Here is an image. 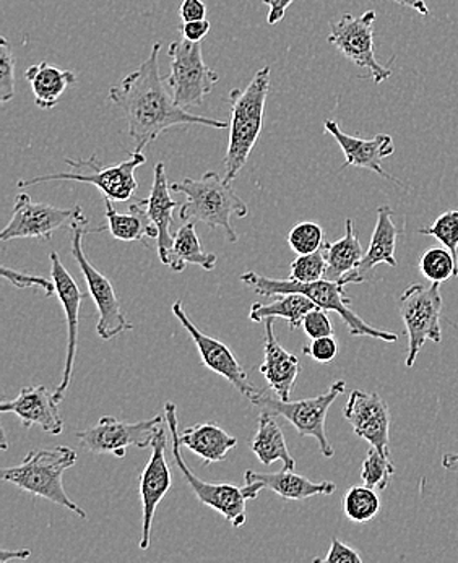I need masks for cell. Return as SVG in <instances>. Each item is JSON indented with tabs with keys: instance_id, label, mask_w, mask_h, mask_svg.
<instances>
[{
	"instance_id": "6da1fadb",
	"label": "cell",
	"mask_w": 458,
	"mask_h": 563,
	"mask_svg": "<svg viewBox=\"0 0 458 563\" xmlns=\"http://www.w3.org/2000/svg\"><path fill=\"white\" fill-rule=\"evenodd\" d=\"M160 51L162 43L153 44L149 59L109 90V100L119 106L128 118L129 135L135 143L133 152H143L160 135L177 125L229 128V122L193 114L176 104L160 75Z\"/></svg>"
},
{
	"instance_id": "7a4b0ae2",
	"label": "cell",
	"mask_w": 458,
	"mask_h": 563,
	"mask_svg": "<svg viewBox=\"0 0 458 563\" xmlns=\"http://www.w3.org/2000/svg\"><path fill=\"white\" fill-rule=\"evenodd\" d=\"M171 192L187 197L186 203L179 208L181 221H194L207 224L211 230H223L229 242H238L231 218L248 217L249 208L223 176L210 170L200 179L187 177L183 183L171 184Z\"/></svg>"
},
{
	"instance_id": "3957f363",
	"label": "cell",
	"mask_w": 458,
	"mask_h": 563,
	"mask_svg": "<svg viewBox=\"0 0 458 563\" xmlns=\"http://www.w3.org/2000/svg\"><path fill=\"white\" fill-rule=\"evenodd\" d=\"M270 91V67H263L254 75L244 90L229 93V142L225 156V180L235 183L242 167L261 136L265 102Z\"/></svg>"
},
{
	"instance_id": "277c9868",
	"label": "cell",
	"mask_w": 458,
	"mask_h": 563,
	"mask_svg": "<svg viewBox=\"0 0 458 563\" xmlns=\"http://www.w3.org/2000/svg\"><path fill=\"white\" fill-rule=\"evenodd\" d=\"M241 282L251 286L261 296H307L320 309L327 310V312H337L340 319L344 320L345 325H347L351 336L374 338V340L385 341V343H396L399 341V336L395 333L369 325L357 312L351 310V300L345 295V286L341 283L327 282V279H319V282L314 283L272 279L258 275L254 272L242 273Z\"/></svg>"
},
{
	"instance_id": "5b68a950",
	"label": "cell",
	"mask_w": 458,
	"mask_h": 563,
	"mask_svg": "<svg viewBox=\"0 0 458 563\" xmlns=\"http://www.w3.org/2000/svg\"><path fill=\"white\" fill-rule=\"evenodd\" d=\"M77 463V452L68 446L56 449L32 450L26 453L22 464L3 467L0 477L3 483L13 484L23 493L34 497L46 498L53 504L67 508L80 518H87L84 508L78 507L64 489L63 476Z\"/></svg>"
},
{
	"instance_id": "8992f818",
	"label": "cell",
	"mask_w": 458,
	"mask_h": 563,
	"mask_svg": "<svg viewBox=\"0 0 458 563\" xmlns=\"http://www.w3.org/2000/svg\"><path fill=\"white\" fill-rule=\"evenodd\" d=\"M66 163L74 169L72 173L44 174V176L34 177V179L19 180L17 187L25 189V187L53 183V180H74V183L97 186L105 199L129 201L133 199L137 190H139L135 169L145 165L146 156L143 152H132L131 158L109 167L99 166L97 155L90 156L88 159H77V162L66 158Z\"/></svg>"
},
{
	"instance_id": "52a82bcc",
	"label": "cell",
	"mask_w": 458,
	"mask_h": 563,
	"mask_svg": "<svg viewBox=\"0 0 458 563\" xmlns=\"http://www.w3.org/2000/svg\"><path fill=\"white\" fill-rule=\"evenodd\" d=\"M347 390V382L337 380L331 384L326 394L317 395L314 398L299 399V401H283L279 397L273 398L261 391L258 397L249 399L252 405L258 406L263 412L282 416L285 418L299 437H310L319 443L320 453L324 459H334L335 450L328 442L326 421L328 409L334 405L335 399Z\"/></svg>"
},
{
	"instance_id": "ba28073f",
	"label": "cell",
	"mask_w": 458,
	"mask_h": 563,
	"mask_svg": "<svg viewBox=\"0 0 458 563\" xmlns=\"http://www.w3.org/2000/svg\"><path fill=\"white\" fill-rule=\"evenodd\" d=\"M167 56L171 71L164 81L177 106L184 109L204 104L205 98L217 87L220 75L204 63L200 43L179 40L171 43Z\"/></svg>"
},
{
	"instance_id": "9c48e42d",
	"label": "cell",
	"mask_w": 458,
	"mask_h": 563,
	"mask_svg": "<svg viewBox=\"0 0 458 563\" xmlns=\"http://www.w3.org/2000/svg\"><path fill=\"white\" fill-rule=\"evenodd\" d=\"M164 418H166L167 431H170L174 464L189 484L190 489L194 490L201 504L220 514L231 527L241 528L248 521V511H246L248 497H246L242 487L235 486V484L205 483L200 477H197L196 473H193V470L187 466L183 452H181L183 443L179 439L181 431L179 426H177V411L174 402L167 401L164 405Z\"/></svg>"
},
{
	"instance_id": "30bf717a",
	"label": "cell",
	"mask_w": 458,
	"mask_h": 563,
	"mask_svg": "<svg viewBox=\"0 0 458 563\" xmlns=\"http://www.w3.org/2000/svg\"><path fill=\"white\" fill-rule=\"evenodd\" d=\"M443 295L439 283H430V286H410L399 299L400 317L408 334V354L405 365L412 368L418 360L419 351L427 341L440 343L443 329H440V312H443Z\"/></svg>"
},
{
	"instance_id": "8fae6325",
	"label": "cell",
	"mask_w": 458,
	"mask_h": 563,
	"mask_svg": "<svg viewBox=\"0 0 458 563\" xmlns=\"http://www.w3.org/2000/svg\"><path fill=\"white\" fill-rule=\"evenodd\" d=\"M87 227L88 218L87 220L75 221L72 224V255H74L77 265L80 266L85 282H87L88 291H90L91 298L98 307V336L101 340L109 341L119 336V334L131 332L133 325L126 317L111 282L102 273H99L85 255L84 235L90 232L85 231Z\"/></svg>"
},
{
	"instance_id": "7c38bea8",
	"label": "cell",
	"mask_w": 458,
	"mask_h": 563,
	"mask_svg": "<svg viewBox=\"0 0 458 563\" xmlns=\"http://www.w3.org/2000/svg\"><path fill=\"white\" fill-rule=\"evenodd\" d=\"M374 10H368L360 16L345 13L338 22L330 25L328 43L337 47L348 60L357 64L362 70H368L375 85L384 84L392 77L391 63L381 66L374 53Z\"/></svg>"
},
{
	"instance_id": "4fadbf2b",
	"label": "cell",
	"mask_w": 458,
	"mask_h": 563,
	"mask_svg": "<svg viewBox=\"0 0 458 563\" xmlns=\"http://www.w3.org/2000/svg\"><path fill=\"white\" fill-rule=\"evenodd\" d=\"M163 421H166L163 416L140 422L119 421L112 416H102L94 428L77 432V439L94 455L112 453L118 459H124L129 446H152L156 432L163 428Z\"/></svg>"
},
{
	"instance_id": "5bb4252c",
	"label": "cell",
	"mask_w": 458,
	"mask_h": 563,
	"mask_svg": "<svg viewBox=\"0 0 458 563\" xmlns=\"http://www.w3.org/2000/svg\"><path fill=\"white\" fill-rule=\"evenodd\" d=\"M81 220H87V217L80 207L57 208L46 203H34L29 194H20L13 207L12 220L0 232V239L12 241L26 238L50 241L54 232Z\"/></svg>"
},
{
	"instance_id": "9a60e30c",
	"label": "cell",
	"mask_w": 458,
	"mask_h": 563,
	"mask_svg": "<svg viewBox=\"0 0 458 563\" xmlns=\"http://www.w3.org/2000/svg\"><path fill=\"white\" fill-rule=\"evenodd\" d=\"M171 310H173V316L179 320L183 329L193 338L198 354H200L201 363H204L208 371L221 375V377L229 382L242 397L252 399L261 394L262 390H259L258 387H254V385L249 382L248 374H246L244 368H242V365L236 360L235 354H232V351L229 350L227 344L208 336V334H205L194 325L193 320L187 316L186 309H184L181 300H176L173 307H171Z\"/></svg>"
},
{
	"instance_id": "2e32d148",
	"label": "cell",
	"mask_w": 458,
	"mask_h": 563,
	"mask_svg": "<svg viewBox=\"0 0 458 563\" xmlns=\"http://www.w3.org/2000/svg\"><path fill=\"white\" fill-rule=\"evenodd\" d=\"M344 416L360 439L391 456V409L381 395L351 391Z\"/></svg>"
},
{
	"instance_id": "e0dca14e",
	"label": "cell",
	"mask_w": 458,
	"mask_h": 563,
	"mask_svg": "<svg viewBox=\"0 0 458 563\" xmlns=\"http://www.w3.org/2000/svg\"><path fill=\"white\" fill-rule=\"evenodd\" d=\"M167 435L163 428L152 443V455L140 474V500H142V538L139 548L146 551L152 541L156 508L171 489V471L166 462Z\"/></svg>"
},
{
	"instance_id": "ac0fdd59",
	"label": "cell",
	"mask_w": 458,
	"mask_h": 563,
	"mask_svg": "<svg viewBox=\"0 0 458 563\" xmlns=\"http://www.w3.org/2000/svg\"><path fill=\"white\" fill-rule=\"evenodd\" d=\"M51 278L56 285V296L63 306L64 313L68 325V341L66 353V365H64L63 380L59 387L54 391L57 402H63L66 399L68 387H70L72 375H74L75 356H77V340H78V316H80L81 300H84V292L78 288L75 279L72 278L70 273L66 266L61 262L57 252H51Z\"/></svg>"
},
{
	"instance_id": "d6986e66",
	"label": "cell",
	"mask_w": 458,
	"mask_h": 563,
	"mask_svg": "<svg viewBox=\"0 0 458 563\" xmlns=\"http://www.w3.org/2000/svg\"><path fill=\"white\" fill-rule=\"evenodd\" d=\"M324 128H326L327 133L334 136L335 142L344 152L345 163L341 169L348 166L361 167V169L372 170L378 176L402 186L399 179L388 174V170L382 167V162L395 153V145H393L391 135L379 133L371 140L358 139V136L348 135V133L341 131L340 125L331 119L324 122Z\"/></svg>"
},
{
	"instance_id": "ffe728a7",
	"label": "cell",
	"mask_w": 458,
	"mask_h": 563,
	"mask_svg": "<svg viewBox=\"0 0 458 563\" xmlns=\"http://www.w3.org/2000/svg\"><path fill=\"white\" fill-rule=\"evenodd\" d=\"M246 486L242 487L248 500H255L261 490H272L276 496L285 500H306L316 496H331L337 489L330 481L313 483L307 477L301 476L295 470L283 466L276 473H255L248 470L244 474Z\"/></svg>"
},
{
	"instance_id": "44dd1931",
	"label": "cell",
	"mask_w": 458,
	"mask_h": 563,
	"mask_svg": "<svg viewBox=\"0 0 458 563\" xmlns=\"http://www.w3.org/2000/svg\"><path fill=\"white\" fill-rule=\"evenodd\" d=\"M403 230L396 227L393 221V210L389 205H382L378 208V221H375L374 232H372L371 242H369L368 251L362 257L360 266L355 272L348 273L341 285H360L368 282L369 276L374 272L375 266L385 264L396 266L395 252L396 241Z\"/></svg>"
},
{
	"instance_id": "7402d4cb",
	"label": "cell",
	"mask_w": 458,
	"mask_h": 563,
	"mask_svg": "<svg viewBox=\"0 0 458 563\" xmlns=\"http://www.w3.org/2000/svg\"><path fill=\"white\" fill-rule=\"evenodd\" d=\"M0 411L13 412L19 416L25 429L40 426L46 433L59 435L64 431L63 416L59 411V402L54 394L46 387H26L20 391L19 397L12 401H3Z\"/></svg>"
},
{
	"instance_id": "603a6c76",
	"label": "cell",
	"mask_w": 458,
	"mask_h": 563,
	"mask_svg": "<svg viewBox=\"0 0 458 563\" xmlns=\"http://www.w3.org/2000/svg\"><path fill=\"white\" fill-rule=\"evenodd\" d=\"M273 320L275 319H266L263 322L265 323V336H263L265 346H263V363L259 365L258 371L261 372L275 397L288 401L303 365L295 354L283 350L282 344L276 340Z\"/></svg>"
},
{
	"instance_id": "cb8c5ba5",
	"label": "cell",
	"mask_w": 458,
	"mask_h": 563,
	"mask_svg": "<svg viewBox=\"0 0 458 563\" xmlns=\"http://www.w3.org/2000/svg\"><path fill=\"white\" fill-rule=\"evenodd\" d=\"M171 186L167 184L166 166L163 163H156L153 169V186L149 199L142 200L145 207L146 217L150 223L159 232L156 238V252H159L160 261L167 265L170 261L171 249H173L174 234H171L173 227V213L181 205L176 200L171 199Z\"/></svg>"
},
{
	"instance_id": "d4e9b609",
	"label": "cell",
	"mask_w": 458,
	"mask_h": 563,
	"mask_svg": "<svg viewBox=\"0 0 458 563\" xmlns=\"http://www.w3.org/2000/svg\"><path fill=\"white\" fill-rule=\"evenodd\" d=\"M23 77L32 87L37 108L44 111L56 108L67 88L77 84V75L74 71L63 70L47 63L34 64L26 68Z\"/></svg>"
},
{
	"instance_id": "484cf974",
	"label": "cell",
	"mask_w": 458,
	"mask_h": 563,
	"mask_svg": "<svg viewBox=\"0 0 458 563\" xmlns=\"http://www.w3.org/2000/svg\"><path fill=\"white\" fill-rule=\"evenodd\" d=\"M181 443L201 459L205 466L223 462L229 450L238 445V439L215 424H198L179 433Z\"/></svg>"
},
{
	"instance_id": "4316f807",
	"label": "cell",
	"mask_w": 458,
	"mask_h": 563,
	"mask_svg": "<svg viewBox=\"0 0 458 563\" xmlns=\"http://www.w3.org/2000/svg\"><path fill=\"white\" fill-rule=\"evenodd\" d=\"M327 272L324 279L340 283L348 273L355 272L360 266L366 252L362 251L360 239L355 232V221L348 218L345 223V235L334 244H324Z\"/></svg>"
},
{
	"instance_id": "83f0119b",
	"label": "cell",
	"mask_w": 458,
	"mask_h": 563,
	"mask_svg": "<svg viewBox=\"0 0 458 563\" xmlns=\"http://www.w3.org/2000/svg\"><path fill=\"white\" fill-rule=\"evenodd\" d=\"M258 433L252 440V452L259 462L270 466L276 462H283V466L295 470L296 462L286 445L285 433L276 422V416L270 412H261L258 421Z\"/></svg>"
},
{
	"instance_id": "f1b7e54d",
	"label": "cell",
	"mask_w": 458,
	"mask_h": 563,
	"mask_svg": "<svg viewBox=\"0 0 458 563\" xmlns=\"http://www.w3.org/2000/svg\"><path fill=\"white\" fill-rule=\"evenodd\" d=\"M217 255L211 254V252H205L204 247H201L194 221H187L184 227L176 231L170 261H167V266L173 272H184L187 265H198L207 269V272H211L217 266Z\"/></svg>"
},
{
	"instance_id": "f546056e",
	"label": "cell",
	"mask_w": 458,
	"mask_h": 563,
	"mask_svg": "<svg viewBox=\"0 0 458 563\" xmlns=\"http://www.w3.org/2000/svg\"><path fill=\"white\" fill-rule=\"evenodd\" d=\"M106 220H108V230L112 238L118 241L133 242L142 241L143 238H159V232L150 223L146 217L145 207L142 201L137 199L128 213H119L112 207V200L105 199Z\"/></svg>"
},
{
	"instance_id": "4dcf8cb0",
	"label": "cell",
	"mask_w": 458,
	"mask_h": 563,
	"mask_svg": "<svg viewBox=\"0 0 458 563\" xmlns=\"http://www.w3.org/2000/svg\"><path fill=\"white\" fill-rule=\"evenodd\" d=\"M270 303L255 302L249 310V319L261 323L266 319H283L290 323V329L296 330L303 325L304 317L316 309V303L304 295H280Z\"/></svg>"
},
{
	"instance_id": "1f68e13d",
	"label": "cell",
	"mask_w": 458,
	"mask_h": 563,
	"mask_svg": "<svg viewBox=\"0 0 458 563\" xmlns=\"http://www.w3.org/2000/svg\"><path fill=\"white\" fill-rule=\"evenodd\" d=\"M344 511L353 523H368L381 511V498L375 489L366 484L350 487L344 497Z\"/></svg>"
},
{
	"instance_id": "d6a6232c",
	"label": "cell",
	"mask_w": 458,
	"mask_h": 563,
	"mask_svg": "<svg viewBox=\"0 0 458 563\" xmlns=\"http://www.w3.org/2000/svg\"><path fill=\"white\" fill-rule=\"evenodd\" d=\"M419 269L430 283L450 282L458 276V261L447 247H430L419 258Z\"/></svg>"
},
{
	"instance_id": "836d02e7",
	"label": "cell",
	"mask_w": 458,
	"mask_h": 563,
	"mask_svg": "<svg viewBox=\"0 0 458 563\" xmlns=\"http://www.w3.org/2000/svg\"><path fill=\"white\" fill-rule=\"evenodd\" d=\"M393 474H395V466H393L391 456L382 455L378 449L371 446L361 466L362 483L372 489L385 490Z\"/></svg>"
},
{
	"instance_id": "e575fe53",
	"label": "cell",
	"mask_w": 458,
	"mask_h": 563,
	"mask_svg": "<svg viewBox=\"0 0 458 563\" xmlns=\"http://www.w3.org/2000/svg\"><path fill=\"white\" fill-rule=\"evenodd\" d=\"M326 232L313 221H303L293 227L288 234V244L297 255L313 254L326 244Z\"/></svg>"
},
{
	"instance_id": "d590c367",
	"label": "cell",
	"mask_w": 458,
	"mask_h": 563,
	"mask_svg": "<svg viewBox=\"0 0 458 563\" xmlns=\"http://www.w3.org/2000/svg\"><path fill=\"white\" fill-rule=\"evenodd\" d=\"M419 234L433 235L444 247L449 249L458 261V210L440 214L436 221H433V224L422 228Z\"/></svg>"
},
{
	"instance_id": "8d00e7d4",
	"label": "cell",
	"mask_w": 458,
	"mask_h": 563,
	"mask_svg": "<svg viewBox=\"0 0 458 563\" xmlns=\"http://www.w3.org/2000/svg\"><path fill=\"white\" fill-rule=\"evenodd\" d=\"M326 272V254H324V249H320L313 254L297 255L296 261L292 262L290 279L299 283L319 282V279H324Z\"/></svg>"
},
{
	"instance_id": "74e56055",
	"label": "cell",
	"mask_w": 458,
	"mask_h": 563,
	"mask_svg": "<svg viewBox=\"0 0 458 563\" xmlns=\"http://www.w3.org/2000/svg\"><path fill=\"white\" fill-rule=\"evenodd\" d=\"M15 97V57L6 37H0V102L7 104Z\"/></svg>"
},
{
	"instance_id": "f35d334b",
	"label": "cell",
	"mask_w": 458,
	"mask_h": 563,
	"mask_svg": "<svg viewBox=\"0 0 458 563\" xmlns=\"http://www.w3.org/2000/svg\"><path fill=\"white\" fill-rule=\"evenodd\" d=\"M2 276L9 279L13 286L20 289H40L44 291L46 298L56 296V285L53 279L43 278V276L29 275V273L17 272V269L2 266Z\"/></svg>"
},
{
	"instance_id": "ab89813d",
	"label": "cell",
	"mask_w": 458,
	"mask_h": 563,
	"mask_svg": "<svg viewBox=\"0 0 458 563\" xmlns=\"http://www.w3.org/2000/svg\"><path fill=\"white\" fill-rule=\"evenodd\" d=\"M301 329L304 330V333H306L310 340L334 336V325H331L330 319H328L327 310L320 309V307H316V309L310 310V312L304 317Z\"/></svg>"
},
{
	"instance_id": "60d3db41",
	"label": "cell",
	"mask_w": 458,
	"mask_h": 563,
	"mask_svg": "<svg viewBox=\"0 0 458 563\" xmlns=\"http://www.w3.org/2000/svg\"><path fill=\"white\" fill-rule=\"evenodd\" d=\"M303 353L306 356L313 357L317 363H331L337 357L338 343L334 336L316 338V340H310V343L303 347Z\"/></svg>"
},
{
	"instance_id": "b9f144b4",
	"label": "cell",
	"mask_w": 458,
	"mask_h": 563,
	"mask_svg": "<svg viewBox=\"0 0 458 563\" xmlns=\"http://www.w3.org/2000/svg\"><path fill=\"white\" fill-rule=\"evenodd\" d=\"M316 563H361V555L350 545L341 542L340 539H331L330 549H328L326 558L314 559Z\"/></svg>"
},
{
	"instance_id": "7bdbcfd3",
	"label": "cell",
	"mask_w": 458,
	"mask_h": 563,
	"mask_svg": "<svg viewBox=\"0 0 458 563\" xmlns=\"http://www.w3.org/2000/svg\"><path fill=\"white\" fill-rule=\"evenodd\" d=\"M210 29L211 25L207 19L189 20V22L181 23L179 32L183 34L184 40L200 43L210 33Z\"/></svg>"
},
{
	"instance_id": "ee69618b",
	"label": "cell",
	"mask_w": 458,
	"mask_h": 563,
	"mask_svg": "<svg viewBox=\"0 0 458 563\" xmlns=\"http://www.w3.org/2000/svg\"><path fill=\"white\" fill-rule=\"evenodd\" d=\"M179 15L183 22L207 19V5H205L204 0H183L181 2Z\"/></svg>"
},
{
	"instance_id": "f6af8a7d",
	"label": "cell",
	"mask_w": 458,
	"mask_h": 563,
	"mask_svg": "<svg viewBox=\"0 0 458 563\" xmlns=\"http://www.w3.org/2000/svg\"><path fill=\"white\" fill-rule=\"evenodd\" d=\"M265 5H269V15H266V22L269 25H276L285 19L286 10L292 7L295 0H262Z\"/></svg>"
},
{
	"instance_id": "bcb514c9",
	"label": "cell",
	"mask_w": 458,
	"mask_h": 563,
	"mask_svg": "<svg viewBox=\"0 0 458 563\" xmlns=\"http://www.w3.org/2000/svg\"><path fill=\"white\" fill-rule=\"evenodd\" d=\"M32 555V551L30 549H20V551H6L2 549L0 552V563H7L12 561V559H17V561H25Z\"/></svg>"
},
{
	"instance_id": "7dc6e473",
	"label": "cell",
	"mask_w": 458,
	"mask_h": 563,
	"mask_svg": "<svg viewBox=\"0 0 458 563\" xmlns=\"http://www.w3.org/2000/svg\"><path fill=\"white\" fill-rule=\"evenodd\" d=\"M399 5L408 7V9L415 10L419 15H429V9H427L425 0H393Z\"/></svg>"
},
{
	"instance_id": "c3c4849f",
	"label": "cell",
	"mask_w": 458,
	"mask_h": 563,
	"mask_svg": "<svg viewBox=\"0 0 458 563\" xmlns=\"http://www.w3.org/2000/svg\"><path fill=\"white\" fill-rule=\"evenodd\" d=\"M458 463V453H446V455L443 456V466L446 467V470H450V467L456 466Z\"/></svg>"
},
{
	"instance_id": "681fc988",
	"label": "cell",
	"mask_w": 458,
	"mask_h": 563,
	"mask_svg": "<svg viewBox=\"0 0 458 563\" xmlns=\"http://www.w3.org/2000/svg\"><path fill=\"white\" fill-rule=\"evenodd\" d=\"M0 435H2V450H7L9 449V445H7V439H6V432H3V429H2V433H0Z\"/></svg>"
}]
</instances>
